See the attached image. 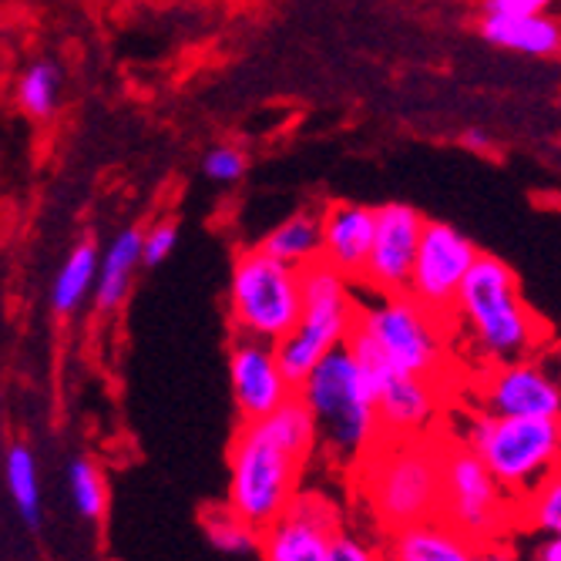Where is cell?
<instances>
[{
  "instance_id": "obj_1",
  "label": "cell",
  "mask_w": 561,
  "mask_h": 561,
  "mask_svg": "<svg viewBox=\"0 0 561 561\" xmlns=\"http://www.w3.org/2000/svg\"><path fill=\"white\" fill-rule=\"evenodd\" d=\"M317 421L296 393L260 424H242L229 447L226 507L256 531L276 525L302 491V474L317 461Z\"/></svg>"
},
{
  "instance_id": "obj_2",
  "label": "cell",
  "mask_w": 561,
  "mask_h": 561,
  "mask_svg": "<svg viewBox=\"0 0 561 561\" xmlns=\"http://www.w3.org/2000/svg\"><path fill=\"white\" fill-rule=\"evenodd\" d=\"M450 330L461 336L484 370L545 356L548 327L525 302L515 270L501 256L481 252L454 302Z\"/></svg>"
},
{
  "instance_id": "obj_3",
  "label": "cell",
  "mask_w": 561,
  "mask_h": 561,
  "mask_svg": "<svg viewBox=\"0 0 561 561\" xmlns=\"http://www.w3.org/2000/svg\"><path fill=\"white\" fill-rule=\"evenodd\" d=\"M296 393L317 421L320 461L333 471H360L383 444V431L377 417V390L350 346L330 353Z\"/></svg>"
},
{
  "instance_id": "obj_4",
  "label": "cell",
  "mask_w": 561,
  "mask_h": 561,
  "mask_svg": "<svg viewBox=\"0 0 561 561\" xmlns=\"http://www.w3.org/2000/svg\"><path fill=\"white\" fill-rule=\"evenodd\" d=\"M356 488L377 525L390 535L444 512V440H383L356 471Z\"/></svg>"
},
{
  "instance_id": "obj_5",
  "label": "cell",
  "mask_w": 561,
  "mask_h": 561,
  "mask_svg": "<svg viewBox=\"0 0 561 561\" xmlns=\"http://www.w3.org/2000/svg\"><path fill=\"white\" fill-rule=\"evenodd\" d=\"M454 440L468 444L504 494L518 504L561 468V421L494 417L471 411Z\"/></svg>"
},
{
  "instance_id": "obj_6",
  "label": "cell",
  "mask_w": 561,
  "mask_h": 561,
  "mask_svg": "<svg viewBox=\"0 0 561 561\" xmlns=\"http://www.w3.org/2000/svg\"><path fill=\"white\" fill-rule=\"evenodd\" d=\"M353 330L370 340V346L383 356L393 374L444 383L450 333H454L450 320L431 313L411 293L380 296L360 289Z\"/></svg>"
},
{
  "instance_id": "obj_7",
  "label": "cell",
  "mask_w": 561,
  "mask_h": 561,
  "mask_svg": "<svg viewBox=\"0 0 561 561\" xmlns=\"http://www.w3.org/2000/svg\"><path fill=\"white\" fill-rule=\"evenodd\" d=\"M360 286L327 263L302 270V320L276 346L286 380L299 390L330 353L350 343Z\"/></svg>"
},
{
  "instance_id": "obj_8",
  "label": "cell",
  "mask_w": 561,
  "mask_h": 561,
  "mask_svg": "<svg viewBox=\"0 0 561 561\" xmlns=\"http://www.w3.org/2000/svg\"><path fill=\"white\" fill-rule=\"evenodd\" d=\"M302 320V270H293L260 245L242 249L229 276V327L239 340L279 346Z\"/></svg>"
},
{
  "instance_id": "obj_9",
  "label": "cell",
  "mask_w": 561,
  "mask_h": 561,
  "mask_svg": "<svg viewBox=\"0 0 561 561\" xmlns=\"http://www.w3.org/2000/svg\"><path fill=\"white\" fill-rule=\"evenodd\" d=\"M440 518L478 548L504 545V535H518V501L481 465V457L461 444L444 440V512Z\"/></svg>"
},
{
  "instance_id": "obj_10",
  "label": "cell",
  "mask_w": 561,
  "mask_h": 561,
  "mask_svg": "<svg viewBox=\"0 0 561 561\" xmlns=\"http://www.w3.org/2000/svg\"><path fill=\"white\" fill-rule=\"evenodd\" d=\"M481 260V249L450 222L427 219L417 266L411 276V293L417 302H424L431 313L450 320L454 302L461 296L465 279L471 276L474 263Z\"/></svg>"
},
{
  "instance_id": "obj_11",
  "label": "cell",
  "mask_w": 561,
  "mask_h": 561,
  "mask_svg": "<svg viewBox=\"0 0 561 561\" xmlns=\"http://www.w3.org/2000/svg\"><path fill=\"white\" fill-rule=\"evenodd\" d=\"M343 507L320 488H302L289 512L263 531V561H330L343 531Z\"/></svg>"
},
{
  "instance_id": "obj_12",
  "label": "cell",
  "mask_w": 561,
  "mask_h": 561,
  "mask_svg": "<svg viewBox=\"0 0 561 561\" xmlns=\"http://www.w3.org/2000/svg\"><path fill=\"white\" fill-rule=\"evenodd\" d=\"M474 397L481 411L494 417L561 421V387L545 356L484 370L474 383Z\"/></svg>"
},
{
  "instance_id": "obj_13",
  "label": "cell",
  "mask_w": 561,
  "mask_h": 561,
  "mask_svg": "<svg viewBox=\"0 0 561 561\" xmlns=\"http://www.w3.org/2000/svg\"><path fill=\"white\" fill-rule=\"evenodd\" d=\"M424 229H427V219L421 216V209L407 206V202L377 206V239H374L370 266H367L360 289L380 293V296H400L411 289Z\"/></svg>"
},
{
  "instance_id": "obj_14",
  "label": "cell",
  "mask_w": 561,
  "mask_h": 561,
  "mask_svg": "<svg viewBox=\"0 0 561 561\" xmlns=\"http://www.w3.org/2000/svg\"><path fill=\"white\" fill-rule=\"evenodd\" d=\"M229 383L242 424H260L296 397V387L286 380L276 346L256 340H232L229 346Z\"/></svg>"
},
{
  "instance_id": "obj_15",
  "label": "cell",
  "mask_w": 561,
  "mask_h": 561,
  "mask_svg": "<svg viewBox=\"0 0 561 561\" xmlns=\"http://www.w3.org/2000/svg\"><path fill=\"white\" fill-rule=\"evenodd\" d=\"M444 383L424 377H390L377 390V417L383 440L434 437V424L444 414Z\"/></svg>"
},
{
  "instance_id": "obj_16",
  "label": "cell",
  "mask_w": 561,
  "mask_h": 561,
  "mask_svg": "<svg viewBox=\"0 0 561 561\" xmlns=\"http://www.w3.org/2000/svg\"><path fill=\"white\" fill-rule=\"evenodd\" d=\"M377 239V206L367 202H330L323 209V263L364 286Z\"/></svg>"
},
{
  "instance_id": "obj_17",
  "label": "cell",
  "mask_w": 561,
  "mask_h": 561,
  "mask_svg": "<svg viewBox=\"0 0 561 561\" xmlns=\"http://www.w3.org/2000/svg\"><path fill=\"white\" fill-rule=\"evenodd\" d=\"M481 548L444 518L390 531L383 538V561H478Z\"/></svg>"
},
{
  "instance_id": "obj_18",
  "label": "cell",
  "mask_w": 561,
  "mask_h": 561,
  "mask_svg": "<svg viewBox=\"0 0 561 561\" xmlns=\"http://www.w3.org/2000/svg\"><path fill=\"white\" fill-rule=\"evenodd\" d=\"M478 31L488 44L515 50V55H531V58H551L561 55V21L545 14L531 18H494L481 14Z\"/></svg>"
},
{
  "instance_id": "obj_19",
  "label": "cell",
  "mask_w": 561,
  "mask_h": 561,
  "mask_svg": "<svg viewBox=\"0 0 561 561\" xmlns=\"http://www.w3.org/2000/svg\"><path fill=\"white\" fill-rule=\"evenodd\" d=\"M260 249L293 270H310L323 263V209H299L286 216L260 239Z\"/></svg>"
},
{
  "instance_id": "obj_20",
  "label": "cell",
  "mask_w": 561,
  "mask_h": 561,
  "mask_svg": "<svg viewBox=\"0 0 561 561\" xmlns=\"http://www.w3.org/2000/svg\"><path fill=\"white\" fill-rule=\"evenodd\" d=\"M141 242H145L141 229H122L112 239V245L105 249V256H101V273H98V289H94L98 313H115L128 299V289L141 266Z\"/></svg>"
},
{
  "instance_id": "obj_21",
  "label": "cell",
  "mask_w": 561,
  "mask_h": 561,
  "mask_svg": "<svg viewBox=\"0 0 561 561\" xmlns=\"http://www.w3.org/2000/svg\"><path fill=\"white\" fill-rule=\"evenodd\" d=\"M98 273H101V260H98L94 242H78L68 252L65 266L58 270L55 289H50V310H55L58 317L75 313L78 306L88 299V293L98 289Z\"/></svg>"
},
{
  "instance_id": "obj_22",
  "label": "cell",
  "mask_w": 561,
  "mask_h": 561,
  "mask_svg": "<svg viewBox=\"0 0 561 561\" xmlns=\"http://www.w3.org/2000/svg\"><path fill=\"white\" fill-rule=\"evenodd\" d=\"M4 481H8V494L14 501V512L18 518L37 531L44 522V504H41V484H37V461H34V450L24 440H14L8 447L4 457Z\"/></svg>"
},
{
  "instance_id": "obj_23",
  "label": "cell",
  "mask_w": 561,
  "mask_h": 561,
  "mask_svg": "<svg viewBox=\"0 0 561 561\" xmlns=\"http://www.w3.org/2000/svg\"><path fill=\"white\" fill-rule=\"evenodd\" d=\"M58 94H61V71L55 61H31L18 84H14V98H18V108L34 118V122H47L58 108Z\"/></svg>"
},
{
  "instance_id": "obj_24",
  "label": "cell",
  "mask_w": 561,
  "mask_h": 561,
  "mask_svg": "<svg viewBox=\"0 0 561 561\" xmlns=\"http://www.w3.org/2000/svg\"><path fill=\"white\" fill-rule=\"evenodd\" d=\"M68 494L75 512L84 522H101L108 512V488H105V474L91 461V457H75L68 465Z\"/></svg>"
},
{
  "instance_id": "obj_25",
  "label": "cell",
  "mask_w": 561,
  "mask_h": 561,
  "mask_svg": "<svg viewBox=\"0 0 561 561\" xmlns=\"http://www.w3.org/2000/svg\"><path fill=\"white\" fill-rule=\"evenodd\" d=\"M518 531L561 538V468L531 497L518 504Z\"/></svg>"
},
{
  "instance_id": "obj_26",
  "label": "cell",
  "mask_w": 561,
  "mask_h": 561,
  "mask_svg": "<svg viewBox=\"0 0 561 561\" xmlns=\"http://www.w3.org/2000/svg\"><path fill=\"white\" fill-rule=\"evenodd\" d=\"M206 538L222 554H256L263 548V531L232 515L229 507H213L206 515Z\"/></svg>"
},
{
  "instance_id": "obj_27",
  "label": "cell",
  "mask_w": 561,
  "mask_h": 561,
  "mask_svg": "<svg viewBox=\"0 0 561 561\" xmlns=\"http://www.w3.org/2000/svg\"><path fill=\"white\" fill-rule=\"evenodd\" d=\"M245 169H249V159L239 145H216V148H209V156L202 159V172L219 185L239 182L245 175Z\"/></svg>"
},
{
  "instance_id": "obj_28",
  "label": "cell",
  "mask_w": 561,
  "mask_h": 561,
  "mask_svg": "<svg viewBox=\"0 0 561 561\" xmlns=\"http://www.w3.org/2000/svg\"><path fill=\"white\" fill-rule=\"evenodd\" d=\"M175 245H179V226L172 219L148 226L145 229V242H141V266L145 270L162 266L172 256V252H175Z\"/></svg>"
},
{
  "instance_id": "obj_29",
  "label": "cell",
  "mask_w": 561,
  "mask_h": 561,
  "mask_svg": "<svg viewBox=\"0 0 561 561\" xmlns=\"http://www.w3.org/2000/svg\"><path fill=\"white\" fill-rule=\"evenodd\" d=\"M330 561H383V551H377L364 535L343 528L330 551Z\"/></svg>"
},
{
  "instance_id": "obj_30",
  "label": "cell",
  "mask_w": 561,
  "mask_h": 561,
  "mask_svg": "<svg viewBox=\"0 0 561 561\" xmlns=\"http://www.w3.org/2000/svg\"><path fill=\"white\" fill-rule=\"evenodd\" d=\"M518 541H525L515 554L518 561H561V538L554 535H531V531H518Z\"/></svg>"
},
{
  "instance_id": "obj_31",
  "label": "cell",
  "mask_w": 561,
  "mask_h": 561,
  "mask_svg": "<svg viewBox=\"0 0 561 561\" xmlns=\"http://www.w3.org/2000/svg\"><path fill=\"white\" fill-rule=\"evenodd\" d=\"M548 8L541 0H488L481 8V14H494V18H531V14H545Z\"/></svg>"
},
{
  "instance_id": "obj_32",
  "label": "cell",
  "mask_w": 561,
  "mask_h": 561,
  "mask_svg": "<svg viewBox=\"0 0 561 561\" xmlns=\"http://www.w3.org/2000/svg\"><path fill=\"white\" fill-rule=\"evenodd\" d=\"M461 145H465L468 151H474V156H491V151H494V138H491L484 128H468V131L461 135Z\"/></svg>"
},
{
  "instance_id": "obj_33",
  "label": "cell",
  "mask_w": 561,
  "mask_h": 561,
  "mask_svg": "<svg viewBox=\"0 0 561 561\" xmlns=\"http://www.w3.org/2000/svg\"><path fill=\"white\" fill-rule=\"evenodd\" d=\"M478 561H518V554L512 545H491V548H481Z\"/></svg>"
},
{
  "instance_id": "obj_34",
  "label": "cell",
  "mask_w": 561,
  "mask_h": 561,
  "mask_svg": "<svg viewBox=\"0 0 561 561\" xmlns=\"http://www.w3.org/2000/svg\"><path fill=\"white\" fill-rule=\"evenodd\" d=\"M545 364L551 367V374L558 377V387H561V346H551V350H545Z\"/></svg>"
}]
</instances>
